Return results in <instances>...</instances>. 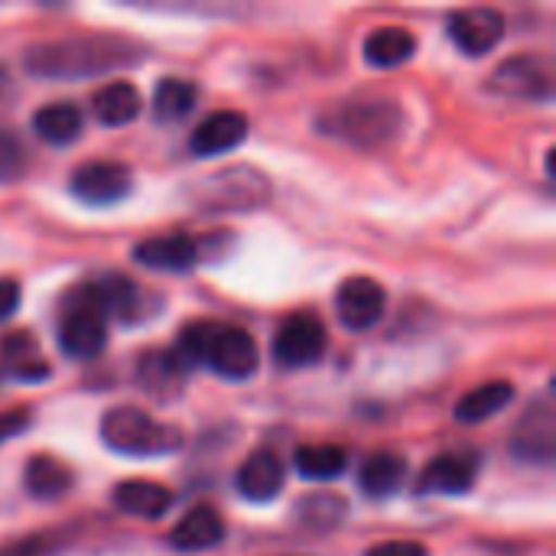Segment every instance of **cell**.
<instances>
[{
    "label": "cell",
    "instance_id": "26",
    "mask_svg": "<svg viewBox=\"0 0 556 556\" xmlns=\"http://www.w3.org/2000/svg\"><path fill=\"white\" fill-rule=\"evenodd\" d=\"M137 375H140V381L147 384V391H150V394H156V397H166V394L179 391L186 368H182V362H179L176 355H166V352H150V355H143V358H140V368H137Z\"/></svg>",
    "mask_w": 556,
    "mask_h": 556
},
{
    "label": "cell",
    "instance_id": "28",
    "mask_svg": "<svg viewBox=\"0 0 556 556\" xmlns=\"http://www.w3.org/2000/svg\"><path fill=\"white\" fill-rule=\"evenodd\" d=\"M215 336H218V326H215V323H192V326H186V329L179 332V349H176V358L182 362V368H189V365H205Z\"/></svg>",
    "mask_w": 556,
    "mask_h": 556
},
{
    "label": "cell",
    "instance_id": "29",
    "mask_svg": "<svg viewBox=\"0 0 556 556\" xmlns=\"http://www.w3.org/2000/svg\"><path fill=\"white\" fill-rule=\"evenodd\" d=\"M23 166H26V150H23V143H20L13 134L0 130V182L16 179V176L23 173Z\"/></svg>",
    "mask_w": 556,
    "mask_h": 556
},
{
    "label": "cell",
    "instance_id": "32",
    "mask_svg": "<svg viewBox=\"0 0 556 556\" xmlns=\"http://www.w3.org/2000/svg\"><path fill=\"white\" fill-rule=\"evenodd\" d=\"M16 306H20V287L13 280L0 277V323L10 319L16 313Z\"/></svg>",
    "mask_w": 556,
    "mask_h": 556
},
{
    "label": "cell",
    "instance_id": "33",
    "mask_svg": "<svg viewBox=\"0 0 556 556\" xmlns=\"http://www.w3.org/2000/svg\"><path fill=\"white\" fill-rule=\"evenodd\" d=\"M7 81H10V78H7V72H3V68H0V94H3V91H7Z\"/></svg>",
    "mask_w": 556,
    "mask_h": 556
},
{
    "label": "cell",
    "instance_id": "18",
    "mask_svg": "<svg viewBox=\"0 0 556 556\" xmlns=\"http://www.w3.org/2000/svg\"><path fill=\"white\" fill-rule=\"evenodd\" d=\"M404 476H407L404 456H397L391 450H378V453L365 456V463L358 469V485L371 498H388L401 489Z\"/></svg>",
    "mask_w": 556,
    "mask_h": 556
},
{
    "label": "cell",
    "instance_id": "22",
    "mask_svg": "<svg viewBox=\"0 0 556 556\" xmlns=\"http://www.w3.org/2000/svg\"><path fill=\"white\" fill-rule=\"evenodd\" d=\"M515 397V384L508 381H489V384H479L472 388L459 404H456V420L459 424H485L492 420L498 410H505Z\"/></svg>",
    "mask_w": 556,
    "mask_h": 556
},
{
    "label": "cell",
    "instance_id": "5",
    "mask_svg": "<svg viewBox=\"0 0 556 556\" xmlns=\"http://www.w3.org/2000/svg\"><path fill=\"white\" fill-rule=\"evenodd\" d=\"M326 352V329L316 316L296 313L280 323L274 339V358L283 368H306Z\"/></svg>",
    "mask_w": 556,
    "mask_h": 556
},
{
    "label": "cell",
    "instance_id": "14",
    "mask_svg": "<svg viewBox=\"0 0 556 556\" xmlns=\"http://www.w3.org/2000/svg\"><path fill=\"white\" fill-rule=\"evenodd\" d=\"M134 261L153 270H169V274H186L199 261V248L182 238V235H166V238H147L134 248Z\"/></svg>",
    "mask_w": 556,
    "mask_h": 556
},
{
    "label": "cell",
    "instance_id": "6",
    "mask_svg": "<svg viewBox=\"0 0 556 556\" xmlns=\"http://www.w3.org/2000/svg\"><path fill=\"white\" fill-rule=\"evenodd\" d=\"M505 16L495 7H466L450 16V36L466 55H485L505 39Z\"/></svg>",
    "mask_w": 556,
    "mask_h": 556
},
{
    "label": "cell",
    "instance_id": "21",
    "mask_svg": "<svg viewBox=\"0 0 556 556\" xmlns=\"http://www.w3.org/2000/svg\"><path fill=\"white\" fill-rule=\"evenodd\" d=\"M81 127H85V117L75 104L68 101H52L46 108H39L33 114V130L52 143V147H68L81 137Z\"/></svg>",
    "mask_w": 556,
    "mask_h": 556
},
{
    "label": "cell",
    "instance_id": "20",
    "mask_svg": "<svg viewBox=\"0 0 556 556\" xmlns=\"http://www.w3.org/2000/svg\"><path fill=\"white\" fill-rule=\"evenodd\" d=\"M91 111L108 127H124L140 114V91L130 81H108L91 94Z\"/></svg>",
    "mask_w": 556,
    "mask_h": 556
},
{
    "label": "cell",
    "instance_id": "13",
    "mask_svg": "<svg viewBox=\"0 0 556 556\" xmlns=\"http://www.w3.org/2000/svg\"><path fill=\"white\" fill-rule=\"evenodd\" d=\"M283 482H287V469H283L280 456L270 453V450H254L241 463V469H238V492L248 502H270V498H277Z\"/></svg>",
    "mask_w": 556,
    "mask_h": 556
},
{
    "label": "cell",
    "instance_id": "8",
    "mask_svg": "<svg viewBox=\"0 0 556 556\" xmlns=\"http://www.w3.org/2000/svg\"><path fill=\"white\" fill-rule=\"evenodd\" d=\"M384 306H388V293L371 277H349L336 293L339 323L345 329H355V332L371 329L384 316Z\"/></svg>",
    "mask_w": 556,
    "mask_h": 556
},
{
    "label": "cell",
    "instance_id": "27",
    "mask_svg": "<svg viewBox=\"0 0 556 556\" xmlns=\"http://www.w3.org/2000/svg\"><path fill=\"white\" fill-rule=\"evenodd\" d=\"M0 352L7 355V368L13 378L20 381H36V378H46L49 368L42 358H36V345L26 332H13V336H3L0 342Z\"/></svg>",
    "mask_w": 556,
    "mask_h": 556
},
{
    "label": "cell",
    "instance_id": "11",
    "mask_svg": "<svg viewBox=\"0 0 556 556\" xmlns=\"http://www.w3.org/2000/svg\"><path fill=\"white\" fill-rule=\"evenodd\" d=\"M248 137V117L241 111H215L208 114L189 137V150L195 156H222L244 143Z\"/></svg>",
    "mask_w": 556,
    "mask_h": 556
},
{
    "label": "cell",
    "instance_id": "1",
    "mask_svg": "<svg viewBox=\"0 0 556 556\" xmlns=\"http://www.w3.org/2000/svg\"><path fill=\"white\" fill-rule=\"evenodd\" d=\"M101 440L121 456H163L182 446L176 427L156 424L140 407H114L101 417Z\"/></svg>",
    "mask_w": 556,
    "mask_h": 556
},
{
    "label": "cell",
    "instance_id": "12",
    "mask_svg": "<svg viewBox=\"0 0 556 556\" xmlns=\"http://www.w3.org/2000/svg\"><path fill=\"white\" fill-rule=\"evenodd\" d=\"M476 485V459L463 453H443L417 479V495H463Z\"/></svg>",
    "mask_w": 556,
    "mask_h": 556
},
{
    "label": "cell",
    "instance_id": "23",
    "mask_svg": "<svg viewBox=\"0 0 556 556\" xmlns=\"http://www.w3.org/2000/svg\"><path fill=\"white\" fill-rule=\"evenodd\" d=\"M417 49V39L404 26H381L365 39V59L375 68H394L407 62Z\"/></svg>",
    "mask_w": 556,
    "mask_h": 556
},
{
    "label": "cell",
    "instance_id": "16",
    "mask_svg": "<svg viewBox=\"0 0 556 556\" xmlns=\"http://www.w3.org/2000/svg\"><path fill=\"white\" fill-rule=\"evenodd\" d=\"M111 498L124 515H134L143 521H156L173 508V492L166 485L147 482V479H130V482L114 485Z\"/></svg>",
    "mask_w": 556,
    "mask_h": 556
},
{
    "label": "cell",
    "instance_id": "10",
    "mask_svg": "<svg viewBox=\"0 0 556 556\" xmlns=\"http://www.w3.org/2000/svg\"><path fill=\"white\" fill-rule=\"evenodd\" d=\"M215 375L228 378V381H244L257 371L261 365V352L257 342L238 329V326H218V336L212 342L208 362H205Z\"/></svg>",
    "mask_w": 556,
    "mask_h": 556
},
{
    "label": "cell",
    "instance_id": "15",
    "mask_svg": "<svg viewBox=\"0 0 556 556\" xmlns=\"http://www.w3.org/2000/svg\"><path fill=\"white\" fill-rule=\"evenodd\" d=\"M225 541V521L212 505H195L173 531H169V547L192 554V551H208Z\"/></svg>",
    "mask_w": 556,
    "mask_h": 556
},
{
    "label": "cell",
    "instance_id": "19",
    "mask_svg": "<svg viewBox=\"0 0 556 556\" xmlns=\"http://www.w3.org/2000/svg\"><path fill=\"white\" fill-rule=\"evenodd\" d=\"M23 485L33 498L55 502V498L68 495V489L75 485V476L55 456H33L23 469Z\"/></svg>",
    "mask_w": 556,
    "mask_h": 556
},
{
    "label": "cell",
    "instance_id": "31",
    "mask_svg": "<svg viewBox=\"0 0 556 556\" xmlns=\"http://www.w3.org/2000/svg\"><path fill=\"white\" fill-rule=\"evenodd\" d=\"M365 556H427V547L414 544V541H388L371 547Z\"/></svg>",
    "mask_w": 556,
    "mask_h": 556
},
{
    "label": "cell",
    "instance_id": "2",
    "mask_svg": "<svg viewBox=\"0 0 556 556\" xmlns=\"http://www.w3.org/2000/svg\"><path fill=\"white\" fill-rule=\"evenodd\" d=\"M124 62H130V55H121L117 42H98V39L52 42L26 52V68L42 78H81Z\"/></svg>",
    "mask_w": 556,
    "mask_h": 556
},
{
    "label": "cell",
    "instance_id": "7",
    "mask_svg": "<svg viewBox=\"0 0 556 556\" xmlns=\"http://www.w3.org/2000/svg\"><path fill=\"white\" fill-rule=\"evenodd\" d=\"M104 345H108L104 313L72 303V309L65 313V319L59 326V349L75 362H91L104 352Z\"/></svg>",
    "mask_w": 556,
    "mask_h": 556
},
{
    "label": "cell",
    "instance_id": "17",
    "mask_svg": "<svg viewBox=\"0 0 556 556\" xmlns=\"http://www.w3.org/2000/svg\"><path fill=\"white\" fill-rule=\"evenodd\" d=\"M515 453L531 463H551L554 459V414L547 404H538L528 410L515 433Z\"/></svg>",
    "mask_w": 556,
    "mask_h": 556
},
{
    "label": "cell",
    "instance_id": "9",
    "mask_svg": "<svg viewBox=\"0 0 556 556\" xmlns=\"http://www.w3.org/2000/svg\"><path fill=\"white\" fill-rule=\"evenodd\" d=\"M489 91L521 101H544L551 98V72L534 55H518L498 65L489 78Z\"/></svg>",
    "mask_w": 556,
    "mask_h": 556
},
{
    "label": "cell",
    "instance_id": "25",
    "mask_svg": "<svg viewBox=\"0 0 556 556\" xmlns=\"http://www.w3.org/2000/svg\"><path fill=\"white\" fill-rule=\"evenodd\" d=\"M296 472L303 479H313V482H329V479H339L345 472V450L332 446V443H319V446H300L296 456Z\"/></svg>",
    "mask_w": 556,
    "mask_h": 556
},
{
    "label": "cell",
    "instance_id": "24",
    "mask_svg": "<svg viewBox=\"0 0 556 556\" xmlns=\"http://www.w3.org/2000/svg\"><path fill=\"white\" fill-rule=\"evenodd\" d=\"M195 98H199V91H195L192 81H186V78H160L156 91H153V117L166 121V124L182 121V117L192 114Z\"/></svg>",
    "mask_w": 556,
    "mask_h": 556
},
{
    "label": "cell",
    "instance_id": "4",
    "mask_svg": "<svg viewBox=\"0 0 556 556\" xmlns=\"http://www.w3.org/2000/svg\"><path fill=\"white\" fill-rule=\"evenodd\" d=\"M72 195L85 205H114L121 202L130 186H134V176L124 163H114V160H91V163H81L75 173H72Z\"/></svg>",
    "mask_w": 556,
    "mask_h": 556
},
{
    "label": "cell",
    "instance_id": "30",
    "mask_svg": "<svg viewBox=\"0 0 556 556\" xmlns=\"http://www.w3.org/2000/svg\"><path fill=\"white\" fill-rule=\"evenodd\" d=\"M29 410L26 407H13V410H3L0 414V443H7L10 437H20L26 427H29Z\"/></svg>",
    "mask_w": 556,
    "mask_h": 556
},
{
    "label": "cell",
    "instance_id": "3",
    "mask_svg": "<svg viewBox=\"0 0 556 556\" xmlns=\"http://www.w3.org/2000/svg\"><path fill=\"white\" fill-rule=\"evenodd\" d=\"M401 108L394 101H365V104H345L332 117L323 121L326 134H339L342 140H352L358 147H378L391 140L401 130Z\"/></svg>",
    "mask_w": 556,
    "mask_h": 556
}]
</instances>
